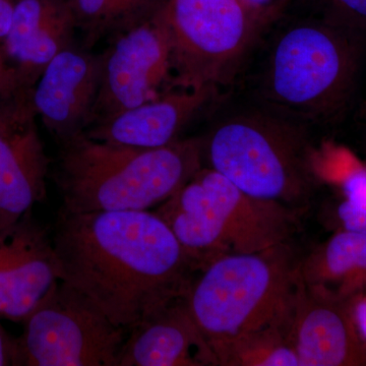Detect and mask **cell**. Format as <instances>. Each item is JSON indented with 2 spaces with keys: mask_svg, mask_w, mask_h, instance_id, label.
Listing matches in <instances>:
<instances>
[{
  "mask_svg": "<svg viewBox=\"0 0 366 366\" xmlns=\"http://www.w3.org/2000/svg\"><path fill=\"white\" fill-rule=\"evenodd\" d=\"M209 167L243 192L301 213L317 179L314 154L292 122L262 113L221 120L202 139Z\"/></svg>",
  "mask_w": 366,
  "mask_h": 366,
  "instance_id": "8992f818",
  "label": "cell"
},
{
  "mask_svg": "<svg viewBox=\"0 0 366 366\" xmlns=\"http://www.w3.org/2000/svg\"><path fill=\"white\" fill-rule=\"evenodd\" d=\"M358 32L333 21L303 20L274 34L261 94L285 117L320 119L348 100L360 59Z\"/></svg>",
  "mask_w": 366,
  "mask_h": 366,
  "instance_id": "5b68a950",
  "label": "cell"
},
{
  "mask_svg": "<svg viewBox=\"0 0 366 366\" xmlns=\"http://www.w3.org/2000/svg\"><path fill=\"white\" fill-rule=\"evenodd\" d=\"M161 14L182 89L227 81L261 32L237 0H162Z\"/></svg>",
  "mask_w": 366,
  "mask_h": 366,
  "instance_id": "52a82bcc",
  "label": "cell"
},
{
  "mask_svg": "<svg viewBox=\"0 0 366 366\" xmlns=\"http://www.w3.org/2000/svg\"><path fill=\"white\" fill-rule=\"evenodd\" d=\"M300 366L366 365L350 297L310 285L300 274L288 325Z\"/></svg>",
  "mask_w": 366,
  "mask_h": 366,
  "instance_id": "8fae6325",
  "label": "cell"
},
{
  "mask_svg": "<svg viewBox=\"0 0 366 366\" xmlns=\"http://www.w3.org/2000/svg\"><path fill=\"white\" fill-rule=\"evenodd\" d=\"M33 88L0 92V230L44 201L50 160L38 131Z\"/></svg>",
  "mask_w": 366,
  "mask_h": 366,
  "instance_id": "30bf717a",
  "label": "cell"
},
{
  "mask_svg": "<svg viewBox=\"0 0 366 366\" xmlns=\"http://www.w3.org/2000/svg\"><path fill=\"white\" fill-rule=\"evenodd\" d=\"M300 274L310 285L351 297L366 288V235L339 230L307 259Z\"/></svg>",
  "mask_w": 366,
  "mask_h": 366,
  "instance_id": "e0dca14e",
  "label": "cell"
},
{
  "mask_svg": "<svg viewBox=\"0 0 366 366\" xmlns=\"http://www.w3.org/2000/svg\"><path fill=\"white\" fill-rule=\"evenodd\" d=\"M216 365L185 295L158 307L129 329L118 360V366Z\"/></svg>",
  "mask_w": 366,
  "mask_h": 366,
  "instance_id": "9a60e30c",
  "label": "cell"
},
{
  "mask_svg": "<svg viewBox=\"0 0 366 366\" xmlns=\"http://www.w3.org/2000/svg\"><path fill=\"white\" fill-rule=\"evenodd\" d=\"M161 4L109 36L108 47L100 53V86L90 127L157 97L156 91L171 69Z\"/></svg>",
  "mask_w": 366,
  "mask_h": 366,
  "instance_id": "9c48e42d",
  "label": "cell"
},
{
  "mask_svg": "<svg viewBox=\"0 0 366 366\" xmlns=\"http://www.w3.org/2000/svg\"><path fill=\"white\" fill-rule=\"evenodd\" d=\"M59 281L52 236L32 211L0 230V319L23 322Z\"/></svg>",
  "mask_w": 366,
  "mask_h": 366,
  "instance_id": "7c38bea8",
  "label": "cell"
},
{
  "mask_svg": "<svg viewBox=\"0 0 366 366\" xmlns=\"http://www.w3.org/2000/svg\"><path fill=\"white\" fill-rule=\"evenodd\" d=\"M213 89H182L164 94L109 119L84 134L96 141L155 149L177 141L178 134L211 100Z\"/></svg>",
  "mask_w": 366,
  "mask_h": 366,
  "instance_id": "2e32d148",
  "label": "cell"
},
{
  "mask_svg": "<svg viewBox=\"0 0 366 366\" xmlns=\"http://www.w3.org/2000/svg\"><path fill=\"white\" fill-rule=\"evenodd\" d=\"M325 19L349 30L366 28V0H314Z\"/></svg>",
  "mask_w": 366,
  "mask_h": 366,
  "instance_id": "ffe728a7",
  "label": "cell"
},
{
  "mask_svg": "<svg viewBox=\"0 0 366 366\" xmlns=\"http://www.w3.org/2000/svg\"><path fill=\"white\" fill-rule=\"evenodd\" d=\"M356 326L366 345V288L350 297Z\"/></svg>",
  "mask_w": 366,
  "mask_h": 366,
  "instance_id": "cb8c5ba5",
  "label": "cell"
},
{
  "mask_svg": "<svg viewBox=\"0 0 366 366\" xmlns=\"http://www.w3.org/2000/svg\"><path fill=\"white\" fill-rule=\"evenodd\" d=\"M262 31L281 18L290 0H237Z\"/></svg>",
  "mask_w": 366,
  "mask_h": 366,
  "instance_id": "44dd1931",
  "label": "cell"
},
{
  "mask_svg": "<svg viewBox=\"0 0 366 366\" xmlns=\"http://www.w3.org/2000/svg\"><path fill=\"white\" fill-rule=\"evenodd\" d=\"M20 365L18 340L7 333L0 322V366Z\"/></svg>",
  "mask_w": 366,
  "mask_h": 366,
  "instance_id": "603a6c76",
  "label": "cell"
},
{
  "mask_svg": "<svg viewBox=\"0 0 366 366\" xmlns=\"http://www.w3.org/2000/svg\"><path fill=\"white\" fill-rule=\"evenodd\" d=\"M340 230L351 231L366 235V206L342 199L336 209Z\"/></svg>",
  "mask_w": 366,
  "mask_h": 366,
  "instance_id": "7402d4cb",
  "label": "cell"
},
{
  "mask_svg": "<svg viewBox=\"0 0 366 366\" xmlns=\"http://www.w3.org/2000/svg\"><path fill=\"white\" fill-rule=\"evenodd\" d=\"M211 349L220 366H300L289 338L288 324L217 342Z\"/></svg>",
  "mask_w": 366,
  "mask_h": 366,
  "instance_id": "ac0fdd59",
  "label": "cell"
},
{
  "mask_svg": "<svg viewBox=\"0 0 366 366\" xmlns=\"http://www.w3.org/2000/svg\"><path fill=\"white\" fill-rule=\"evenodd\" d=\"M52 242L60 281L127 331L187 295L194 276L177 237L155 212L60 209Z\"/></svg>",
  "mask_w": 366,
  "mask_h": 366,
  "instance_id": "6da1fadb",
  "label": "cell"
},
{
  "mask_svg": "<svg viewBox=\"0 0 366 366\" xmlns=\"http://www.w3.org/2000/svg\"><path fill=\"white\" fill-rule=\"evenodd\" d=\"M23 324L16 340L19 363L25 366H118L129 333L64 281Z\"/></svg>",
  "mask_w": 366,
  "mask_h": 366,
  "instance_id": "ba28073f",
  "label": "cell"
},
{
  "mask_svg": "<svg viewBox=\"0 0 366 366\" xmlns=\"http://www.w3.org/2000/svg\"><path fill=\"white\" fill-rule=\"evenodd\" d=\"M100 71V54L74 45L49 62L34 86L36 112L59 144L90 127Z\"/></svg>",
  "mask_w": 366,
  "mask_h": 366,
  "instance_id": "4fadbf2b",
  "label": "cell"
},
{
  "mask_svg": "<svg viewBox=\"0 0 366 366\" xmlns=\"http://www.w3.org/2000/svg\"><path fill=\"white\" fill-rule=\"evenodd\" d=\"M76 29L72 0H18L1 50L19 84L34 88L49 62L74 45Z\"/></svg>",
  "mask_w": 366,
  "mask_h": 366,
  "instance_id": "5bb4252c",
  "label": "cell"
},
{
  "mask_svg": "<svg viewBox=\"0 0 366 366\" xmlns=\"http://www.w3.org/2000/svg\"><path fill=\"white\" fill-rule=\"evenodd\" d=\"M162 0H72L78 29L86 49L101 38L136 23L157 9Z\"/></svg>",
  "mask_w": 366,
  "mask_h": 366,
  "instance_id": "d6986e66",
  "label": "cell"
},
{
  "mask_svg": "<svg viewBox=\"0 0 366 366\" xmlns=\"http://www.w3.org/2000/svg\"><path fill=\"white\" fill-rule=\"evenodd\" d=\"M300 262L288 242L252 254L225 255L197 273L185 300L209 347L288 324Z\"/></svg>",
  "mask_w": 366,
  "mask_h": 366,
  "instance_id": "277c9868",
  "label": "cell"
},
{
  "mask_svg": "<svg viewBox=\"0 0 366 366\" xmlns=\"http://www.w3.org/2000/svg\"><path fill=\"white\" fill-rule=\"evenodd\" d=\"M201 139L141 149L85 134L59 144L54 180L71 213L148 211L163 204L203 167Z\"/></svg>",
  "mask_w": 366,
  "mask_h": 366,
  "instance_id": "7a4b0ae2",
  "label": "cell"
},
{
  "mask_svg": "<svg viewBox=\"0 0 366 366\" xmlns=\"http://www.w3.org/2000/svg\"><path fill=\"white\" fill-rule=\"evenodd\" d=\"M155 213L177 237L194 274L225 255L290 242L300 215L249 196L209 167L197 171Z\"/></svg>",
  "mask_w": 366,
  "mask_h": 366,
  "instance_id": "3957f363",
  "label": "cell"
},
{
  "mask_svg": "<svg viewBox=\"0 0 366 366\" xmlns=\"http://www.w3.org/2000/svg\"><path fill=\"white\" fill-rule=\"evenodd\" d=\"M18 0H0V45L9 33Z\"/></svg>",
  "mask_w": 366,
  "mask_h": 366,
  "instance_id": "d4e9b609",
  "label": "cell"
},
{
  "mask_svg": "<svg viewBox=\"0 0 366 366\" xmlns=\"http://www.w3.org/2000/svg\"><path fill=\"white\" fill-rule=\"evenodd\" d=\"M21 86L13 69L7 64L6 57L0 45V92Z\"/></svg>",
  "mask_w": 366,
  "mask_h": 366,
  "instance_id": "484cf974",
  "label": "cell"
}]
</instances>
